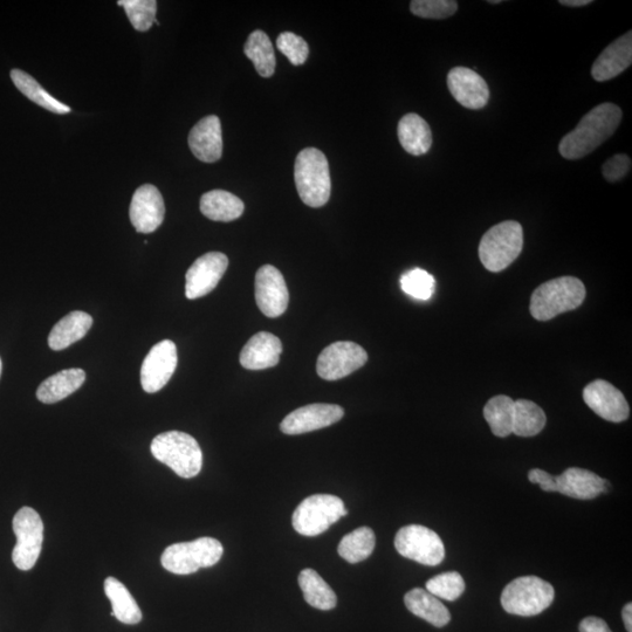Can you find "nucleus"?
Segmentation results:
<instances>
[{
  "label": "nucleus",
  "instance_id": "6",
  "mask_svg": "<svg viewBox=\"0 0 632 632\" xmlns=\"http://www.w3.org/2000/svg\"><path fill=\"white\" fill-rule=\"evenodd\" d=\"M554 597L551 583L538 576H522L505 587L501 594V606L508 614L537 616L551 606Z\"/></svg>",
  "mask_w": 632,
  "mask_h": 632
},
{
  "label": "nucleus",
  "instance_id": "24",
  "mask_svg": "<svg viewBox=\"0 0 632 632\" xmlns=\"http://www.w3.org/2000/svg\"><path fill=\"white\" fill-rule=\"evenodd\" d=\"M404 603L410 613L435 625L437 628H443L451 621V614L448 608L436 596L430 594L428 590L422 588L410 590L404 596Z\"/></svg>",
  "mask_w": 632,
  "mask_h": 632
},
{
  "label": "nucleus",
  "instance_id": "41",
  "mask_svg": "<svg viewBox=\"0 0 632 632\" xmlns=\"http://www.w3.org/2000/svg\"><path fill=\"white\" fill-rule=\"evenodd\" d=\"M528 479L532 484H539L542 491L545 492H558V484H556V477L552 476L548 472L540 469H533L528 472Z\"/></svg>",
  "mask_w": 632,
  "mask_h": 632
},
{
  "label": "nucleus",
  "instance_id": "3",
  "mask_svg": "<svg viewBox=\"0 0 632 632\" xmlns=\"http://www.w3.org/2000/svg\"><path fill=\"white\" fill-rule=\"evenodd\" d=\"M586 298V287L575 277H561L547 281L534 291L531 314L534 319L548 321L579 308Z\"/></svg>",
  "mask_w": 632,
  "mask_h": 632
},
{
  "label": "nucleus",
  "instance_id": "33",
  "mask_svg": "<svg viewBox=\"0 0 632 632\" xmlns=\"http://www.w3.org/2000/svg\"><path fill=\"white\" fill-rule=\"evenodd\" d=\"M515 401L511 397L499 395L485 405L484 416L494 436L505 438L513 434Z\"/></svg>",
  "mask_w": 632,
  "mask_h": 632
},
{
  "label": "nucleus",
  "instance_id": "46",
  "mask_svg": "<svg viewBox=\"0 0 632 632\" xmlns=\"http://www.w3.org/2000/svg\"><path fill=\"white\" fill-rule=\"evenodd\" d=\"M500 0H494V2H489V4H500Z\"/></svg>",
  "mask_w": 632,
  "mask_h": 632
},
{
  "label": "nucleus",
  "instance_id": "28",
  "mask_svg": "<svg viewBox=\"0 0 632 632\" xmlns=\"http://www.w3.org/2000/svg\"><path fill=\"white\" fill-rule=\"evenodd\" d=\"M105 593L112 603V616L122 623L134 625L142 620V611L122 582L107 577L105 581Z\"/></svg>",
  "mask_w": 632,
  "mask_h": 632
},
{
  "label": "nucleus",
  "instance_id": "34",
  "mask_svg": "<svg viewBox=\"0 0 632 632\" xmlns=\"http://www.w3.org/2000/svg\"><path fill=\"white\" fill-rule=\"evenodd\" d=\"M375 545L376 537L372 528L360 527L341 540L338 552L347 562L359 563L373 554Z\"/></svg>",
  "mask_w": 632,
  "mask_h": 632
},
{
  "label": "nucleus",
  "instance_id": "43",
  "mask_svg": "<svg viewBox=\"0 0 632 632\" xmlns=\"http://www.w3.org/2000/svg\"><path fill=\"white\" fill-rule=\"evenodd\" d=\"M622 616H623L625 629H627L628 632H632V618H631L632 617V604L631 603H628L627 606L623 608Z\"/></svg>",
  "mask_w": 632,
  "mask_h": 632
},
{
  "label": "nucleus",
  "instance_id": "39",
  "mask_svg": "<svg viewBox=\"0 0 632 632\" xmlns=\"http://www.w3.org/2000/svg\"><path fill=\"white\" fill-rule=\"evenodd\" d=\"M277 47L294 66L304 65L309 56V47L304 38L292 32L281 33Z\"/></svg>",
  "mask_w": 632,
  "mask_h": 632
},
{
  "label": "nucleus",
  "instance_id": "19",
  "mask_svg": "<svg viewBox=\"0 0 632 632\" xmlns=\"http://www.w3.org/2000/svg\"><path fill=\"white\" fill-rule=\"evenodd\" d=\"M189 147L199 161L215 163L223 155L221 120L216 115L206 116L191 129Z\"/></svg>",
  "mask_w": 632,
  "mask_h": 632
},
{
  "label": "nucleus",
  "instance_id": "8",
  "mask_svg": "<svg viewBox=\"0 0 632 632\" xmlns=\"http://www.w3.org/2000/svg\"><path fill=\"white\" fill-rule=\"evenodd\" d=\"M345 503L332 494H314L306 498L294 511V530L305 537H316L346 517Z\"/></svg>",
  "mask_w": 632,
  "mask_h": 632
},
{
  "label": "nucleus",
  "instance_id": "37",
  "mask_svg": "<svg viewBox=\"0 0 632 632\" xmlns=\"http://www.w3.org/2000/svg\"><path fill=\"white\" fill-rule=\"evenodd\" d=\"M402 291L418 300H429L436 290V280L422 269L410 270L401 278Z\"/></svg>",
  "mask_w": 632,
  "mask_h": 632
},
{
  "label": "nucleus",
  "instance_id": "32",
  "mask_svg": "<svg viewBox=\"0 0 632 632\" xmlns=\"http://www.w3.org/2000/svg\"><path fill=\"white\" fill-rule=\"evenodd\" d=\"M546 414L537 403L528 400L515 401L513 434L534 437L546 427Z\"/></svg>",
  "mask_w": 632,
  "mask_h": 632
},
{
  "label": "nucleus",
  "instance_id": "22",
  "mask_svg": "<svg viewBox=\"0 0 632 632\" xmlns=\"http://www.w3.org/2000/svg\"><path fill=\"white\" fill-rule=\"evenodd\" d=\"M283 345L276 335L260 332L253 335L240 353V364L247 370H264L276 367Z\"/></svg>",
  "mask_w": 632,
  "mask_h": 632
},
{
  "label": "nucleus",
  "instance_id": "27",
  "mask_svg": "<svg viewBox=\"0 0 632 632\" xmlns=\"http://www.w3.org/2000/svg\"><path fill=\"white\" fill-rule=\"evenodd\" d=\"M245 206L242 199L231 192L212 190L201 198L202 214L215 222L236 221L244 214Z\"/></svg>",
  "mask_w": 632,
  "mask_h": 632
},
{
  "label": "nucleus",
  "instance_id": "16",
  "mask_svg": "<svg viewBox=\"0 0 632 632\" xmlns=\"http://www.w3.org/2000/svg\"><path fill=\"white\" fill-rule=\"evenodd\" d=\"M583 400L596 415L608 422L621 423L627 421L630 408L620 390L613 384L596 380L583 390Z\"/></svg>",
  "mask_w": 632,
  "mask_h": 632
},
{
  "label": "nucleus",
  "instance_id": "23",
  "mask_svg": "<svg viewBox=\"0 0 632 632\" xmlns=\"http://www.w3.org/2000/svg\"><path fill=\"white\" fill-rule=\"evenodd\" d=\"M397 134L401 146L410 155L421 156L431 149V128L429 123L417 114L404 115L398 123Z\"/></svg>",
  "mask_w": 632,
  "mask_h": 632
},
{
  "label": "nucleus",
  "instance_id": "1",
  "mask_svg": "<svg viewBox=\"0 0 632 632\" xmlns=\"http://www.w3.org/2000/svg\"><path fill=\"white\" fill-rule=\"evenodd\" d=\"M623 113L614 103H602L583 116L572 133L560 142L559 151L567 160H579L601 146L620 126Z\"/></svg>",
  "mask_w": 632,
  "mask_h": 632
},
{
  "label": "nucleus",
  "instance_id": "44",
  "mask_svg": "<svg viewBox=\"0 0 632 632\" xmlns=\"http://www.w3.org/2000/svg\"><path fill=\"white\" fill-rule=\"evenodd\" d=\"M592 3V0H561L560 2L561 5L568 6V8H582V6H587Z\"/></svg>",
  "mask_w": 632,
  "mask_h": 632
},
{
  "label": "nucleus",
  "instance_id": "40",
  "mask_svg": "<svg viewBox=\"0 0 632 632\" xmlns=\"http://www.w3.org/2000/svg\"><path fill=\"white\" fill-rule=\"evenodd\" d=\"M630 170V157L624 154H618L609 158L602 169L604 178L610 183L623 180L630 173Z\"/></svg>",
  "mask_w": 632,
  "mask_h": 632
},
{
  "label": "nucleus",
  "instance_id": "18",
  "mask_svg": "<svg viewBox=\"0 0 632 632\" xmlns=\"http://www.w3.org/2000/svg\"><path fill=\"white\" fill-rule=\"evenodd\" d=\"M448 87L453 98L465 108H484L490 99V89L477 72L466 67H455L448 74Z\"/></svg>",
  "mask_w": 632,
  "mask_h": 632
},
{
  "label": "nucleus",
  "instance_id": "10",
  "mask_svg": "<svg viewBox=\"0 0 632 632\" xmlns=\"http://www.w3.org/2000/svg\"><path fill=\"white\" fill-rule=\"evenodd\" d=\"M397 552L424 566L441 565L445 558V547L439 535L430 528L410 525L401 528L396 534Z\"/></svg>",
  "mask_w": 632,
  "mask_h": 632
},
{
  "label": "nucleus",
  "instance_id": "45",
  "mask_svg": "<svg viewBox=\"0 0 632 632\" xmlns=\"http://www.w3.org/2000/svg\"><path fill=\"white\" fill-rule=\"evenodd\" d=\"M2 372H3V362H2V359H0V376H2Z\"/></svg>",
  "mask_w": 632,
  "mask_h": 632
},
{
  "label": "nucleus",
  "instance_id": "13",
  "mask_svg": "<svg viewBox=\"0 0 632 632\" xmlns=\"http://www.w3.org/2000/svg\"><path fill=\"white\" fill-rule=\"evenodd\" d=\"M177 348L173 341L157 343L144 359L141 369L142 388L155 394L167 386L177 368Z\"/></svg>",
  "mask_w": 632,
  "mask_h": 632
},
{
  "label": "nucleus",
  "instance_id": "20",
  "mask_svg": "<svg viewBox=\"0 0 632 632\" xmlns=\"http://www.w3.org/2000/svg\"><path fill=\"white\" fill-rule=\"evenodd\" d=\"M558 492L569 498L590 500L607 492L609 483L596 473L580 467H570L556 477Z\"/></svg>",
  "mask_w": 632,
  "mask_h": 632
},
{
  "label": "nucleus",
  "instance_id": "42",
  "mask_svg": "<svg viewBox=\"0 0 632 632\" xmlns=\"http://www.w3.org/2000/svg\"><path fill=\"white\" fill-rule=\"evenodd\" d=\"M580 632H613L602 618L589 616L580 623Z\"/></svg>",
  "mask_w": 632,
  "mask_h": 632
},
{
  "label": "nucleus",
  "instance_id": "38",
  "mask_svg": "<svg viewBox=\"0 0 632 632\" xmlns=\"http://www.w3.org/2000/svg\"><path fill=\"white\" fill-rule=\"evenodd\" d=\"M410 10L419 18L446 19L455 15L458 3L455 0H414Z\"/></svg>",
  "mask_w": 632,
  "mask_h": 632
},
{
  "label": "nucleus",
  "instance_id": "29",
  "mask_svg": "<svg viewBox=\"0 0 632 632\" xmlns=\"http://www.w3.org/2000/svg\"><path fill=\"white\" fill-rule=\"evenodd\" d=\"M299 586L304 599L313 608L332 610L338 604V597L328 583L313 569H304L299 575Z\"/></svg>",
  "mask_w": 632,
  "mask_h": 632
},
{
  "label": "nucleus",
  "instance_id": "35",
  "mask_svg": "<svg viewBox=\"0 0 632 632\" xmlns=\"http://www.w3.org/2000/svg\"><path fill=\"white\" fill-rule=\"evenodd\" d=\"M134 29L147 32L156 20L157 2L155 0H120Z\"/></svg>",
  "mask_w": 632,
  "mask_h": 632
},
{
  "label": "nucleus",
  "instance_id": "5",
  "mask_svg": "<svg viewBox=\"0 0 632 632\" xmlns=\"http://www.w3.org/2000/svg\"><path fill=\"white\" fill-rule=\"evenodd\" d=\"M524 247V231L518 222L506 221L487 231L479 245L480 261L490 272H501L514 263Z\"/></svg>",
  "mask_w": 632,
  "mask_h": 632
},
{
  "label": "nucleus",
  "instance_id": "30",
  "mask_svg": "<svg viewBox=\"0 0 632 632\" xmlns=\"http://www.w3.org/2000/svg\"><path fill=\"white\" fill-rule=\"evenodd\" d=\"M245 56L249 58L256 71L263 78H271L276 71V54L271 39L264 31H254L246 40Z\"/></svg>",
  "mask_w": 632,
  "mask_h": 632
},
{
  "label": "nucleus",
  "instance_id": "36",
  "mask_svg": "<svg viewBox=\"0 0 632 632\" xmlns=\"http://www.w3.org/2000/svg\"><path fill=\"white\" fill-rule=\"evenodd\" d=\"M427 590L437 599L456 601L464 593L465 581L457 572L443 573L427 582Z\"/></svg>",
  "mask_w": 632,
  "mask_h": 632
},
{
  "label": "nucleus",
  "instance_id": "31",
  "mask_svg": "<svg viewBox=\"0 0 632 632\" xmlns=\"http://www.w3.org/2000/svg\"><path fill=\"white\" fill-rule=\"evenodd\" d=\"M11 79L19 91L22 92L26 98H29L34 103H37L38 106L56 114L64 115L71 113L72 109L70 107L64 105L63 102L54 99L51 94H48L45 89L39 85V82L36 79L31 77L30 74L20 70H12Z\"/></svg>",
  "mask_w": 632,
  "mask_h": 632
},
{
  "label": "nucleus",
  "instance_id": "9",
  "mask_svg": "<svg viewBox=\"0 0 632 632\" xmlns=\"http://www.w3.org/2000/svg\"><path fill=\"white\" fill-rule=\"evenodd\" d=\"M12 527L17 538L12 560L18 569L26 572L36 566L43 548L44 522L33 508L23 507L13 518Z\"/></svg>",
  "mask_w": 632,
  "mask_h": 632
},
{
  "label": "nucleus",
  "instance_id": "2",
  "mask_svg": "<svg viewBox=\"0 0 632 632\" xmlns=\"http://www.w3.org/2000/svg\"><path fill=\"white\" fill-rule=\"evenodd\" d=\"M294 178L302 202L311 208L327 204L332 181L327 157L321 150L306 148L300 151L295 160Z\"/></svg>",
  "mask_w": 632,
  "mask_h": 632
},
{
  "label": "nucleus",
  "instance_id": "4",
  "mask_svg": "<svg viewBox=\"0 0 632 632\" xmlns=\"http://www.w3.org/2000/svg\"><path fill=\"white\" fill-rule=\"evenodd\" d=\"M150 450L158 462L169 466L181 478H194L202 471L201 446L185 432L168 431L158 435L151 443Z\"/></svg>",
  "mask_w": 632,
  "mask_h": 632
},
{
  "label": "nucleus",
  "instance_id": "15",
  "mask_svg": "<svg viewBox=\"0 0 632 632\" xmlns=\"http://www.w3.org/2000/svg\"><path fill=\"white\" fill-rule=\"evenodd\" d=\"M345 415L340 405L311 404L291 412L280 424L281 431L286 435H302L307 432L331 427L338 423Z\"/></svg>",
  "mask_w": 632,
  "mask_h": 632
},
{
  "label": "nucleus",
  "instance_id": "7",
  "mask_svg": "<svg viewBox=\"0 0 632 632\" xmlns=\"http://www.w3.org/2000/svg\"><path fill=\"white\" fill-rule=\"evenodd\" d=\"M223 553V545L218 540L199 538L169 546L162 554L161 563L170 573L189 575L217 565Z\"/></svg>",
  "mask_w": 632,
  "mask_h": 632
},
{
  "label": "nucleus",
  "instance_id": "26",
  "mask_svg": "<svg viewBox=\"0 0 632 632\" xmlns=\"http://www.w3.org/2000/svg\"><path fill=\"white\" fill-rule=\"evenodd\" d=\"M85 380L86 373L82 369L61 370L40 384L37 398L45 404L58 403L79 390Z\"/></svg>",
  "mask_w": 632,
  "mask_h": 632
},
{
  "label": "nucleus",
  "instance_id": "12",
  "mask_svg": "<svg viewBox=\"0 0 632 632\" xmlns=\"http://www.w3.org/2000/svg\"><path fill=\"white\" fill-rule=\"evenodd\" d=\"M228 266L229 258L221 252H209L199 257L185 276L187 298L195 300L214 291Z\"/></svg>",
  "mask_w": 632,
  "mask_h": 632
},
{
  "label": "nucleus",
  "instance_id": "14",
  "mask_svg": "<svg viewBox=\"0 0 632 632\" xmlns=\"http://www.w3.org/2000/svg\"><path fill=\"white\" fill-rule=\"evenodd\" d=\"M256 300L260 311L269 318H278L286 312L290 293L283 274L276 267L265 265L258 270Z\"/></svg>",
  "mask_w": 632,
  "mask_h": 632
},
{
  "label": "nucleus",
  "instance_id": "17",
  "mask_svg": "<svg viewBox=\"0 0 632 632\" xmlns=\"http://www.w3.org/2000/svg\"><path fill=\"white\" fill-rule=\"evenodd\" d=\"M129 216L137 232L151 233L160 228L166 216L160 190L151 184L137 189L130 203Z\"/></svg>",
  "mask_w": 632,
  "mask_h": 632
},
{
  "label": "nucleus",
  "instance_id": "11",
  "mask_svg": "<svg viewBox=\"0 0 632 632\" xmlns=\"http://www.w3.org/2000/svg\"><path fill=\"white\" fill-rule=\"evenodd\" d=\"M368 361V354L355 342L340 341L328 346L319 356L316 372L321 379L338 381L356 372Z\"/></svg>",
  "mask_w": 632,
  "mask_h": 632
},
{
  "label": "nucleus",
  "instance_id": "25",
  "mask_svg": "<svg viewBox=\"0 0 632 632\" xmlns=\"http://www.w3.org/2000/svg\"><path fill=\"white\" fill-rule=\"evenodd\" d=\"M93 318L85 312H72L61 319L53 327L48 336V346L56 352L64 350L73 343L84 339L89 329L92 328Z\"/></svg>",
  "mask_w": 632,
  "mask_h": 632
},
{
  "label": "nucleus",
  "instance_id": "21",
  "mask_svg": "<svg viewBox=\"0 0 632 632\" xmlns=\"http://www.w3.org/2000/svg\"><path fill=\"white\" fill-rule=\"evenodd\" d=\"M632 64V32L610 44L600 57L596 59L592 75L597 82L608 81L618 77Z\"/></svg>",
  "mask_w": 632,
  "mask_h": 632
}]
</instances>
